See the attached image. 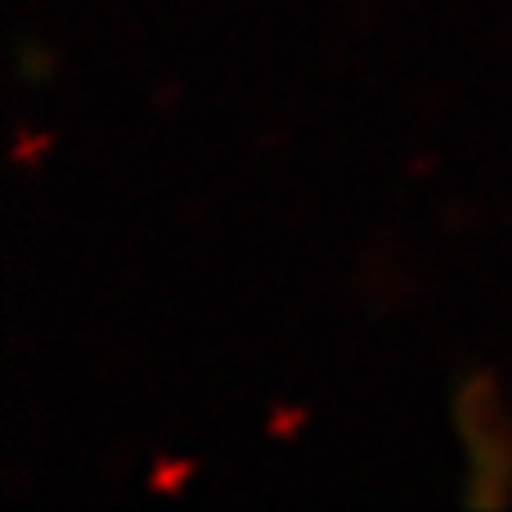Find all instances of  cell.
Listing matches in <instances>:
<instances>
[{
	"mask_svg": "<svg viewBox=\"0 0 512 512\" xmlns=\"http://www.w3.org/2000/svg\"><path fill=\"white\" fill-rule=\"evenodd\" d=\"M459 427L468 436V450H472V477L495 486V504L512 495V427L508 414L499 409L495 400V382L486 373H472L459 391ZM472 490V495H477Z\"/></svg>",
	"mask_w": 512,
	"mask_h": 512,
	"instance_id": "6da1fadb",
	"label": "cell"
}]
</instances>
